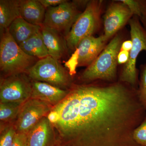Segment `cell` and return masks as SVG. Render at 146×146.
Returning a JSON list of instances; mask_svg holds the SVG:
<instances>
[{"label":"cell","instance_id":"5b68a950","mask_svg":"<svg viewBox=\"0 0 146 146\" xmlns=\"http://www.w3.org/2000/svg\"><path fill=\"white\" fill-rule=\"evenodd\" d=\"M31 80L50 84L69 90L73 85L72 76L59 60L49 56L39 59L27 72Z\"/></svg>","mask_w":146,"mask_h":146},{"label":"cell","instance_id":"8992f818","mask_svg":"<svg viewBox=\"0 0 146 146\" xmlns=\"http://www.w3.org/2000/svg\"><path fill=\"white\" fill-rule=\"evenodd\" d=\"M129 25L132 47L129 52L128 60L124 65L120 74L119 81L128 84L138 89L139 80L136 60L141 52H146V31L137 16H133L129 21Z\"/></svg>","mask_w":146,"mask_h":146},{"label":"cell","instance_id":"9c48e42d","mask_svg":"<svg viewBox=\"0 0 146 146\" xmlns=\"http://www.w3.org/2000/svg\"><path fill=\"white\" fill-rule=\"evenodd\" d=\"M31 80L26 73L1 77L0 102L23 104L31 98Z\"/></svg>","mask_w":146,"mask_h":146},{"label":"cell","instance_id":"7402d4cb","mask_svg":"<svg viewBox=\"0 0 146 146\" xmlns=\"http://www.w3.org/2000/svg\"><path fill=\"white\" fill-rule=\"evenodd\" d=\"M138 98L146 110V64L141 66L140 80L137 89Z\"/></svg>","mask_w":146,"mask_h":146},{"label":"cell","instance_id":"cb8c5ba5","mask_svg":"<svg viewBox=\"0 0 146 146\" xmlns=\"http://www.w3.org/2000/svg\"><path fill=\"white\" fill-rule=\"evenodd\" d=\"M27 134L17 133L11 146H27Z\"/></svg>","mask_w":146,"mask_h":146},{"label":"cell","instance_id":"ffe728a7","mask_svg":"<svg viewBox=\"0 0 146 146\" xmlns=\"http://www.w3.org/2000/svg\"><path fill=\"white\" fill-rule=\"evenodd\" d=\"M137 16L146 31V0H121Z\"/></svg>","mask_w":146,"mask_h":146},{"label":"cell","instance_id":"e0dca14e","mask_svg":"<svg viewBox=\"0 0 146 146\" xmlns=\"http://www.w3.org/2000/svg\"><path fill=\"white\" fill-rule=\"evenodd\" d=\"M21 17L20 0L0 1L1 31L8 29L13 21Z\"/></svg>","mask_w":146,"mask_h":146},{"label":"cell","instance_id":"4316f807","mask_svg":"<svg viewBox=\"0 0 146 146\" xmlns=\"http://www.w3.org/2000/svg\"><path fill=\"white\" fill-rule=\"evenodd\" d=\"M132 47V41L131 40H127L123 42L120 50L129 52L131 50Z\"/></svg>","mask_w":146,"mask_h":146},{"label":"cell","instance_id":"7a4b0ae2","mask_svg":"<svg viewBox=\"0 0 146 146\" xmlns=\"http://www.w3.org/2000/svg\"><path fill=\"white\" fill-rule=\"evenodd\" d=\"M120 35H115L104 50L79 76V80L90 82L100 80L115 82L117 77V56L123 43Z\"/></svg>","mask_w":146,"mask_h":146},{"label":"cell","instance_id":"5bb4252c","mask_svg":"<svg viewBox=\"0 0 146 146\" xmlns=\"http://www.w3.org/2000/svg\"><path fill=\"white\" fill-rule=\"evenodd\" d=\"M41 31L49 56L60 60L69 50L65 36L54 30L43 25L41 26Z\"/></svg>","mask_w":146,"mask_h":146},{"label":"cell","instance_id":"52a82bcc","mask_svg":"<svg viewBox=\"0 0 146 146\" xmlns=\"http://www.w3.org/2000/svg\"><path fill=\"white\" fill-rule=\"evenodd\" d=\"M78 7L75 1H66L57 6L49 7L46 9L42 25L54 30L65 38L82 13Z\"/></svg>","mask_w":146,"mask_h":146},{"label":"cell","instance_id":"7c38bea8","mask_svg":"<svg viewBox=\"0 0 146 146\" xmlns=\"http://www.w3.org/2000/svg\"><path fill=\"white\" fill-rule=\"evenodd\" d=\"M54 128L47 117H44L27 134V146H56Z\"/></svg>","mask_w":146,"mask_h":146},{"label":"cell","instance_id":"30bf717a","mask_svg":"<svg viewBox=\"0 0 146 146\" xmlns=\"http://www.w3.org/2000/svg\"><path fill=\"white\" fill-rule=\"evenodd\" d=\"M52 108L44 102L34 99L25 102L14 123L17 133L27 134L41 119L48 116Z\"/></svg>","mask_w":146,"mask_h":146},{"label":"cell","instance_id":"9a60e30c","mask_svg":"<svg viewBox=\"0 0 146 146\" xmlns=\"http://www.w3.org/2000/svg\"><path fill=\"white\" fill-rule=\"evenodd\" d=\"M46 9L38 0H20L21 18L33 25L42 26Z\"/></svg>","mask_w":146,"mask_h":146},{"label":"cell","instance_id":"3957f363","mask_svg":"<svg viewBox=\"0 0 146 146\" xmlns=\"http://www.w3.org/2000/svg\"><path fill=\"white\" fill-rule=\"evenodd\" d=\"M1 32L0 69L2 77L26 73L39 59L24 52L10 35L8 29Z\"/></svg>","mask_w":146,"mask_h":146},{"label":"cell","instance_id":"ba28073f","mask_svg":"<svg viewBox=\"0 0 146 146\" xmlns=\"http://www.w3.org/2000/svg\"><path fill=\"white\" fill-rule=\"evenodd\" d=\"M106 40L104 35L98 37L90 36L84 38L67 61L65 65L72 76L76 73L78 67H88L96 59L106 46Z\"/></svg>","mask_w":146,"mask_h":146},{"label":"cell","instance_id":"8fae6325","mask_svg":"<svg viewBox=\"0 0 146 146\" xmlns=\"http://www.w3.org/2000/svg\"><path fill=\"white\" fill-rule=\"evenodd\" d=\"M133 16L129 7L121 1H115L108 7L104 16V35L111 38L130 21Z\"/></svg>","mask_w":146,"mask_h":146},{"label":"cell","instance_id":"83f0119b","mask_svg":"<svg viewBox=\"0 0 146 146\" xmlns=\"http://www.w3.org/2000/svg\"><path fill=\"white\" fill-rule=\"evenodd\" d=\"M56 146H60L58 145H57Z\"/></svg>","mask_w":146,"mask_h":146},{"label":"cell","instance_id":"d4e9b609","mask_svg":"<svg viewBox=\"0 0 146 146\" xmlns=\"http://www.w3.org/2000/svg\"><path fill=\"white\" fill-rule=\"evenodd\" d=\"M66 0H38L42 5L46 9L50 7H54L63 3Z\"/></svg>","mask_w":146,"mask_h":146},{"label":"cell","instance_id":"6da1fadb","mask_svg":"<svg viewBox=\"0 0 146 146\" xmlns=\"http://www.w3.org/2000/svg\"><path fill=\"white\" fill-rule=\"evenodd\" d=\"M128 84H75L47 116L60 146H141L133 133L145 118Z\"/></svg>","mask_w":146,"mask_h":146},{"label":"cell","instance_id":"d6986e66","mask_svg":"<svg viewBox=\"0 0 146 146\" xmlns=\"http://www.w3.org/2000/svg\"><path fill=\"white\" fill-rule=\"evenodd\" d=\"M22 104L11 102H0L1 125L16 121Z\"/></svg>","mask_w":146,"mask_h":146},{"label":"cell","instance_id":"ac0fdd59","mask_svg":"<svg viewBox=\"0 0 146 146\" xmlns=\"http://www.w3.org/2000/svg\"><path fill=\"white\" fill-rule=\"evenodd\" d=\"M19 46L27 54L39 59L49 56L41 31Z\"/></svg>","mask_w":146,"mask_h":146},{"label":"cell","instance_id":"44dd1931","mask_svg":"<svg viewBox=\"0 0 146 146\" xmlns=\"http://www.w3.org/2000/svg\"><path fill=\"white\" fill-rule=\"evenodd\" d=\"M16 133L14 123L1 125L0 146H11Z\"/></svg>","mask_w":146,"mask_h":146},{"label":"cell","instance_id":"277c9868","mask_svg":"<svg viewBox=\"0 0 146 146\" xmlns=\"http://www.w3.org/2000/svg\"><path fill=\"white\" fill-rule=\"evenodd\" d=\"M102 1H89L65 37L69 50L74 51L82 40L92 36L99 27Z\"/></svg>","mask_w":146,"mask_h":146},{"label":"cell","instance_id":"4fadbf2b","mask_svg":"<svg viewBox=\"0 0 146 146\" xmlns=\"http://www.w3.org/2000/svg\"><path fill=\"white\" fill-rule=\"evenodd\" d=\"M31 98L39 100L54 107L66 98L69 90H65L42 82L31 80Z\"/></svg>","mask_w":146,"mask_h":146},{"label":"cell","instance_id":"484cf974","mask_svg":"<svg viewBox=\"0 0 146 146\" xmlns=\"http://www.w3.org/2000/svg\"><path fill=\"white\" fill-rule=\"evenodd\" d=\"M129 57V52L120 50L117 56L118 63L125 64L127 63Z\"/></svg>","mask_w":146,"mask_h":146},{"label":"cell","instance_id":"603a6c76","mask_svg":"<svg viewBox=\"0 0 146 146\" xmlns=\"http://www.w3.org/2000/svg\"><path fill=\"white\" fill-rule=\"evenodd\" d=\"M133 138L139 145L146 146V116L143 122L134 131Z\"/></svg>","mask_w":146,"mask_h":146},{"label":"cell","instance_id":"2e32d148","mask_svg":"<svg viewBox=\"0 0 146 146\" xmlns=\"http://www.w3.org/2000/svg\"><path fill=\"white\" fill-rule=\"evenodd\" d=\"M7 29L12 38L19 45L39 32L41 27L30 23L21 17L13 21Z\"/></svg>","mask_w":146,"mask_h":146}]
</instances>
